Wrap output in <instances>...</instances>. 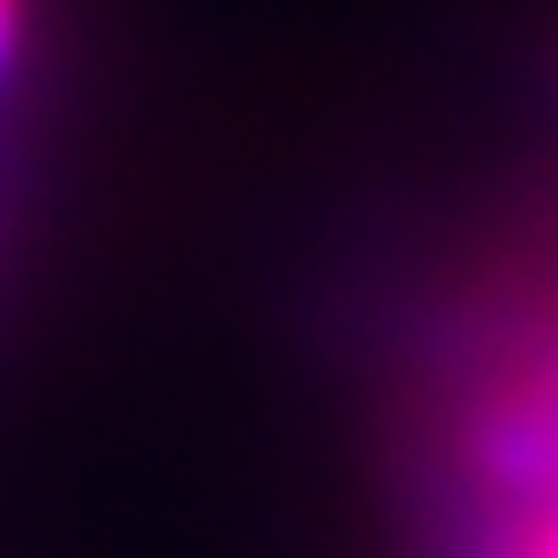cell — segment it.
Here are the masks:
<instances>
[{
    "label": "cell",
    "mask_w": 558,
    "mask_h": 558,
    "mask_svg": "<svg viewBox=\"0 0 558 558\" xmlns=\"http://www.w3.org/2000/svg\"><path fill=\"white\" fill-rule=\"evenodd\" d=\"M23 38H31V15L0 0V84H8V76L23 69Z\"/></svg>",
    "instance_id": "2"
},
{
    "label": "cell",
    "mask_w": 558,
    "mask_h": 558,
    "mask_svg": "<svg viewBox=\"0 0 558 558\" xmlns=\"http://www.w3.org/2000/svg\"><path fill=\"white\" fill-rule=\"evenodd\" d=\"M498 558H558V490L529 498V506H506V544Z\"/></svg>",
    "instance_id": "1"
}]
</instances>
